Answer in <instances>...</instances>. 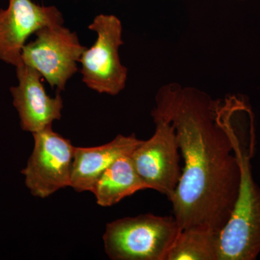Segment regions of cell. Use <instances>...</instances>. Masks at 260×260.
Returning a JSON list of instances; mask_svg holds the SVG:
<instances>
[{
    "mask_svg": "<svg viewBox=\"0 0 260 260\" xmlns=\"http://www.w3.org/2000/svg\"><path fill=\"white\" fill-rule=\"evenodd\" d=\"M149 189L135 169L130 155H123L108 167L95 181L91 192L97 204L110 207L137 191Z\"/></svg>",
    "mask_w": 260,
    "mask_h": 260,
    "instance_id": "cell-11",
    "label": "cell"
},
{
    "mask_svg": "<svg viewBox=\"0 0 260 260\" xmlns=\"http://www.w3.org/2000/svg\"><path fill=\"white\" fill-rule=\"evenodd\" d=\"M18 84L11 87L13 105L18 111L20 126L24 131L34 133L52 126L61 117L63 100L60 94L47 95L39 72L28 65L16 68Z\"/></svg>",
    "mask_w": 260,
    "mask_h": 260,
    "instance_id": "cell-9",
    "label": "cell"
},
{
    "mask_svg": "<svg viewBox=\"0 0 260 260\" xmlns=\"http://www.w3.org/2000/svg\"><path fill=\"white\" fill-rule=\"evenodd\" d=\"M35 35V40L23 47L22 61L39 72L51 88L64 90L78 71L80 56L86 47L80 44L77 32L64 25L44 27Z\"/></svg>",
    "mask_w": 260,
    "mask_h": 260,
    "instance_id": "cell-5",
    "label": "cell"
},
{
    "mask_svg": "<svg viewBox=\"0 0 260 260\" xmlns=\"http://www.w3.org/2000/svg\"><path fill=\"white\" fill-rule=\"evenodd\" d=\"M241 184L232 215L220 232L219 260H254L260 254V188L251 174V147L239 148Z\"/></svg>",
    "mask_w": 260,
    "mask_h": 260,
    "instance_id": "cell-3",
    "label": "cell"
},
{
    "mask_svg": "<svg viewBox=\"0 0 260 260\" xmlns=\"http://www.w3.org/2000/svg\"><path fill=\"white\" fill-rule=\"evenodd\" d=\"M220 232L191 227L179 232L166 260H219Z\"/></svg>",
    "mask_w": 260,
    "mask_h": 260,
    "instance_id": "cell-12",
    "label": "cell"
},
{
    "mask_svg": "<svg viewBox=\"0 0 260 260\" xmlns=\"http://www.w3.org/2000/svg\"><path fill=\"white\" fill-rule=\"evenodd\" d=\"M60 10L32 0H9L0 10V60L15 68L23 64L22 51L32 34L44 27L64 25Z\"/></svg>",
    "mask_w": 260,
    "mask_h": 260,
    "instance_id": "cell-8",
    "label": "cell"
},
{
    "mask_svg": "<svg viewBox=\"0 0 260 260\" xmlns=\"http://www.w3.org/2000/svg\"><path fill=\"white\" fill-rule=\"evenodd\" d=\"M88 28L96 32L97 38L80 56L82 80L97 93L118 95L125 88L128 76L119 55L124 44L121 20L114 15H98Z\"/></svg>",
    "mask_w": 260,
    "mask_h": 260,
    "instance_id": "cell-4",
    "label": "cell"
},
{
    "mask_svg": "<svg viewBox=\"0 0 260 260\" xmlns=\"http://www.w3.org/2000/svg\"><path fill=\"white\" fill-rule=\"evenodd\" d=\"M180 227L172 216L143 214L108 223L103 236L106 253L114 260H166Z\"/></svg>",
    "mask_w": 260,
    "mask_h": 260,
    "instance_id": "cell-2",
    "label": "cell"
},
{
    "mask_svg": "<svg viewBox=\"0 0 260 260\" xmlns=\"http://www.w3.org/2000/svg\"><path fill=\"white\" fill-rule=\"evenodd\" d=\"M237 99L214 101L204 92L169 84L158 90L151 115L175 129L184 160L170 201L181 231L203 227L221 232L241 184L239 138L233 124Z\"/></svg>",
    "mask_w": 260,
    "mask_h": 260,
    "instance_id": "cell-1",
    "label": "cell"
},
{
    "mask_svg": "<svg viewBox=\"0 0 260 260\" xmlns=\"http://www.w3.org/2000/svg\"><path fill=\"white\" fill-rule=\"evenodd\" d=\"M153 116L155 133L131 154L140 178L153 189L166 195L170 201L181 179L179 148L174 126L160 116Z\"/></svg>",
    "mask_w": 260,
    "mask_h": 260,
    "instance_id": "cell-7",
    "label": "cell"
},
{
    "mask_svg": "<svg viewBox=\"0 0 260 260\" xmlns=\"http://www.w3.org/2000/svg\"><path fill=\"white\" fill-rule=\"evenodd\" d=\"M32 136L34 150L22 174L30 193L44 199L70 186L75 147L51 126Z\"/></svg>",
    "mask_w": 260,
    "mask_h": 260,
    "instance_id": "cell-6",
    "label": "cell"
},
{
    "mask_svg": "<svg viewBox=\"0 0 260 260\" xmlns=\"http://www.w3.org/2000/svg\"><path fill=\"white\" fill-rule=\"evenodd\" d=\"M142 142L135 134L119 135L101 146L75 148L70 187L79 192L90 191L108 167L123 155L132 154Z\"/></svg>",
    "mask_w": 260,
    "mask_h": 260,
    "instance_id": "cell-10",
    "label": "cell"
}]
</instances>
